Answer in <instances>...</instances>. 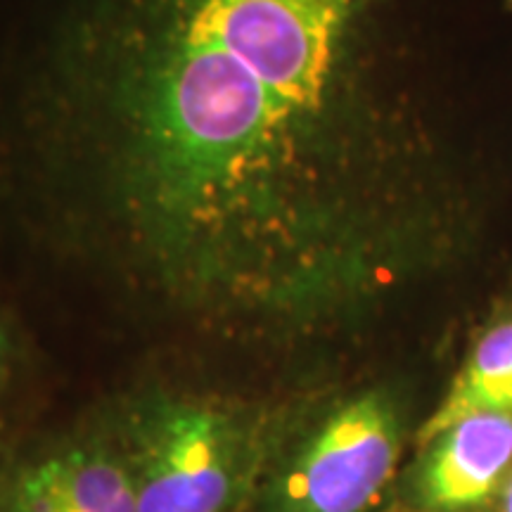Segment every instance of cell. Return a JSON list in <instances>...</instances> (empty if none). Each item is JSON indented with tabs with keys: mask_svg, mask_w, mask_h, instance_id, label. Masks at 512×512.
I'll return each mask as SVG.
<instances>
[{
	"mask_svg": "<svg viewBox=\"0 0 512 512\" xmlns=\"http://www.w3.org/2000/svg\"><path fill=\"white\" fill-rule=\"evenodd\" d=\"M98 411L126 458L136 512H252L292 420L264 396L164 380Z\"/></svg>",
	"mask_w": 512,
	"mask_h": 512,
	"instance_id": "7a4b0ae2",
	"label": "cell"
},
{
	"mask_svg": "<svg viewBox=\"0 0 512 512\" xmlns=\"http://www.w3.org/2000/svg\"><path fill=\"white\" fill-rule=\"evenodd\" d=\"M0 512H136L126 458L98 408L69 432L0 453Z\"/></svg>",
	"mask_w": 512,
	"mask_h": 512,
	"instance_id": "277c9868",
	"label": "cell"
},
{
	"mask_svg": "<svg viewBox=\"0 0 512 512\" xmlns=\"http://www.w3.org/2000/svg\"><path fill=\"white\" fill-rule=\"evenodd\" d=\"M484 413L512 415V320L484 335L415 441L427 444L456 422Z\"/></svg>",
	"mask_w": 512,
	"mask_h": 512,
	"instance_id": "8992f818",
	"label": "cell"
},
{
	"mask_svg": "<svg viewBox=\"0 0 512 512\" xmlns=\"http://www.w3.org/2000/svg\"><path fill=\"white\" fill-rule=\"evenodd\" d=\"M31 363L29 335L19 306L0 290V411L12 401Z\"/></svg>",
	"mask_w": 512,
	"mask_h": 512,
	"instance_id": "52a82bcc",
	"label": "cell"
},
{
	"mask_svg": "<svg viewBox=\"0 0 512 512\" xmlns=\"http://www.w3.org/2000/svg\"><path fill=\"white\" fill-rule=\"evenodd\" d=\"M510 5H512V0H510Z\"/></svg>",
	"mask_w": 512,
	"mask_h": 512,
	"instance_id": "9c48e42d",
	"label": "cell"
},
{
	"mask_svg": "<svg viewBox=\"0 0 512 512\" xmlns=\"http://www.w3.org/2000/svg\"><path fill=\"white\" fill-rule=\"evenodd\" d=\"M498 508H501V512H512V472L505 479L501 494H498Z\"/></svg>",
	"mask_w": 512,
	"mask_h": 512,
	"instance_id": "ba28073f",
	"label": "cell"
},
{
	"mask_svg": "<svg viewBox=\"0 0 512 512\" xmlns=\"http://www.w3.org/2000/svg\"><path fill=\"white\" fill-rule=\"evenodd\" d=\"M418 448L401 482V512H477L512 472V415H472Z\"/></svg>",
	"mask_w": 512,
	"mask_h": 512,
	"instance_id": "5b68a950",
	"label": "cell"
},
{
	"mask_svg": "<svg viewBox=\"0 0 512 512\" xmlns=\"http://www.w3.org/2000/svg\"><path fill=\"white\" fill-rule=\"evenodd\" d=\"M394 0H0V290L264 354L342 285L339 117Z\"/></svg>",
	"mask_w": 512,
	"mask_h": 512,
	"instance_id": "6da1fadb",
	"label": "cell"
},
{
	"mask_svg": "<svg viewBox=\"0 0 512 512\" xmlns=\"http://www.w3.org/2000/svg\"><path fill=\"white\" fill-rule=\"evenodd\" d=\"M403 439V411L384 387L351 394L306 425L290 420L252 512H375Z\"/></svg>",
	"mask_w": 512,
	"mask_h": 512,
	"instance_id": "3957f363",
	"label": "cell"
}]
</instances>
